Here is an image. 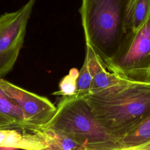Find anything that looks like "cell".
<instances>
[{
	"label": "cell",
	"instance_id": "6da1fadb",
	"mask_svg": "<svg viewBox=\"0 0 150 150\" xmlns=\"http://www.w3.org/2000/svg\"><path fill=\"white\" fill-rule=\"evenodd\" d=\"M84 98L98 123L117 141L150 116V83L125 80Z\"/></svg>",
	"mask_w": 150,
	"mask_h": 150
},
{
	"label": "cell",
	"instance_id": "7a4b0ae2",
	"mask_svg": "<svg viewBox=\"0 0 150 150\" xmlns=\"http://www.w3.org/2000/svg\"><path fill=\"white\" fill-rule=\"evenodd\" d=\"M131 0H82L80 13L86 45L105 62L126 34L125 18Z\"/></svg>",
	"mask_w": 150,
	"mask_h": 150
},
{
	"label": "cell",
	"instance_id": "3957f363",
	"mask_svg": "<svg viewBox=\"0 0 150 150\" xmlns=\"http://www.w3.org/2000/svg\"><path fill=\"white\" fill-rule=\"evenodd\" d=\"M46 126L62 131L81 150H117V140L98 123L84 97L76 94L62 96Z\"/></svg>",
	"mask_w": 150,
	"mask_h": 150
},
{
	"label": "cell",
	"instance_id": "277c9868",
	"mask_svg": "<svg viewBox=\"0 0 150 150\" xmlns=\"http://www.w3.org/2000/svg\"><path fill=\"white\" fill-rule=\"evenodd\" d=\"M104 63L125 80L150 83V14L137 30L125 35L115 54Z\"/></svg>",
	"mask_w": 150,
	"mask_h": 150
},
{
	"label": "cell",
	"instance_id": "5b68a950",
	"mask_svg": "<svg viewBox=\"0 0 150 150\" xmlns=\"http://www.w3.org/2000/svg\"><path fill=\"white\" fill-rule=\"evenodd\" d=\"M35 2L28 0L18 10L0 16V77L9 73L15 64Z\"/></svg>",
	"mask_w": 150,
	"mask_h": 150
},
{
	"label": "cell",
	"instance_id": "8992f818",
	"mask_svg": "<svg viewBox=\"0 0 150 150\" xmlns=\"http://www.w3.org/2000/svg\"><path fill=\"white\" fill-rule=\"evenodd\" d=\"M0 87L22 110L32 128L46 126L56 113V107L47 98L26 90L2 77Z\"/></svg>",
	"mask_w": 150,
	"mask_h": 150
},
{
	"label": "cell",
	"instance_id": "52a82bcc",
	"mask_svg": "<svg viewBox=\"0 0 150 150\" xmlns=\"http://www.w3.org/2000/svg\"><path fill=\"white\" fill-rule=\"evenodd\" d=\"M0 149L47 150V146L41 138L27 129L5 128Z\"/></svg>",
	"mask_w": 150,
	"mask_h": 150
},
{
	"label": "cell",
	"instance_id": "ba28073f",
	"mask_svg": "<svg viewBox=\"0 0 150 150\" xmlns=\"http://www.w3.org/2000/svg\"><path fill=\"white\" fill-rule=\"evenodd\" d=\"M86 46H88L90 50L93 68V76L89 93L101 91L127 80L113 72L110 73L107 71V69L104 61L94 52L90 46L86 45Z\"/></svg>",
	"mask_w": 150,
	"mask_h": 150
},
{
	"label": "cell",
	"instance_id": "9c48e42d",
	"mask_svg": "<svg viewBox=\"0 0 150 150\" xmlns=\"http://www.w3.org/2000/svg\"><path fill=\"white\" fill-rule=\"evenodd\" d=\"M117 150H150V116L118 139Z\"/></svg>",
	"mask_w": 150,
	"mask_h": 150
},
{
	"label": "cell",
	"instance_id": "30bf717a",
	"mask_svg": "<svg viewBox=\"0 0 150 150\" xmlns=\"http://www.w3.org/2000/svg\"><path fill=\"white\" fill-rule=\"evenodd\" d=\"M28 130L42 139L47 146V150H81L73 140L57 128L46 126L32 128Z\"/></svg>",
	"mask_w": 150,
	"mask_h": 150
},
{
	"label": "cell",
	"instance_id": "8fae6325",
	"mask_svg": "<svg viewBox=\"0 0 150 150\" xmlns=\"http://www.w3.org/2000/svg\"><path fill=\"white\" fill-rule=\"evenodd\" d=\"M150 14V0H131L125 18L126 33L137 30L146 20Z\"/></svg>",
	"mask_w": 150,
	"mask_h": 150
},
{
	"label": "cell",
	"instance_id": "7c38bea8",
	"mask_svg": "<svg viewBox=\"0 0 150 150\" xmlns=\"http://www.w3.org/2000/svg\"><path fill=\"white\" fill-rule=\"evenodd\" d=\"M0 114L18 123L24 129H29L32 128L22 110L1 87Z\"/></svg>",
	"mask_w": 150,
	"mask_h": 150
},
{
	"label": "cell",
	"instance_id": "4fadbf2b",
	"mask_svg": "<svg viewBox=\"0 0 150 150\" xmlns=\"http://www.w3.org/2000/svg\"><path fill=\"white\" fill-rule=\"evenodd\" d=\"M93 76V63L90 52L88 47L86 46L84 62L77 79V88L76 94L84 97L90 93L91 84Z\"/></svg>",
	"mask_w": 150,
	"mask_h": 150
},
{
	"label": "cell",
	"instance_id": "5bb4252c",
	"mask_svg": "<svg viewBox=\"0 0 150 150\" xmlns=\"http://www.w3.org/2000/svg\"><path fill=\"white\" fill-rule=\"evenodd\" d=\"M79 70L76 68L70 70L68 74L64 76L59 83V90L53 93V95L71 96L77 92V79Z\"/></svg>",
	"mask_w": 150,
	"mask_h": 150
},
{
	"label": "cell",
	"instance_id": "9a60e30c",
	"mask_svg": "<svg viewBox=\"0 0 150 150\" xmlns=\"http://www.w3.org/2000/svg\"><path fill=\"white\" fill-rule=\"evenodd\" d=\"M0 128H23L20 125L0 114ZM24 129V128H23Z\"/></svg>",
	"mask_w": 150,
	"mask_h": 150
}]
</instances>
